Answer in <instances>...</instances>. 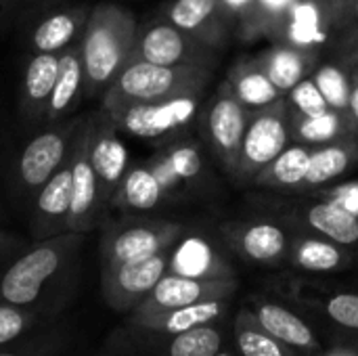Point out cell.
Segmentation results:
<instances>
[{"label": "cell", "instance_id": "44", "mask_svg": "<svg viewBox=\"0 0 358 356\" xmlns=\"http://www.w3.org/2000/svg\"><path fill=\"white\" fill-rule=\"evenodd\" d=\"M323 356H357L352 350H344V348H336V350H331V353H327V355Z\"/></svg>", "mask_w": 358, "mask_h": 356}, {"label": "cell", "instance_id": "27", "mask_svg": "<svg viewBox=\"0 0 358 356\" xmlns=\"http://www.w3.org/2000/svg\"><path fill=\"white\" fill-rule=\"evenodd\" d=\"M281 27L289 44L310 50L329 38V10L323 0H296L285 13Z\"/></svg>", "mask_w": 358, "mask_h": 356}, {"label": "cell", "instance_id": "42", "mask_svg": "<svg viewBox=\"0 0 358 356\" xmlns=\"http://www.w3.org/2000/svg\"><path fill=\"white\" fill-rule=\"evenodd\" d=\"M252 4H254V0H220V6L227 13V17L248 15V10L252 8Z\"/></svg>", "mask_w": 358, "mask_h": 356}, {"label": "cell", "instance_id": "46", "mask_svg": "<svg viewBox=\"0 0 358 356\" xmlns=\"http://www.w3.org/2000/svg\"><path fill=\"white\" fill-rule=\"evenodd\" d=\"M214 356H233V355H229V353H218V355H214Z\"/></svg>", "mask_w": 358, "mask_h": 356}, {"label": "cell", "instance_id": "10", "mask_svg": "<svg viewBox=\"0 0 358 356\" xmlns=\"http://www.w3.org/2000/svg\"><path fill=\"white\" fill-rule=\"evenodd\" d=\"M252 111L245 109L229 90L227 84L218 88V92L212 97L208 111L203 115V126L208 132L210 147L218 155V159L224 164V168L235 174L241 141L248 128Z\"/></svg>", "mask_w": 358, "mask_h": 356}, {"label": "cell", "instance_id": "28", "mask_svg": "<svg viewBox=\"0 0 358 356\" xmlns=\"http://www.w3.org/2000/svg\"><path fill=\"white\" fill-rule=\"evenodd\" d=\"M227 311H229V300H210V302H199V304L164 311V313H155V315H147V317H136V321L145 329L176 336V334H182L197 325L214 323L220 317H224Z\"/></svg>", "mask_w": 358, "mask_h": 356}, {"label": "cell", "instance_id": "3", "mask_svg": "<svg viewBox=\"0 0 358 356\" xmlns=\"http://www.w3.org/2000/svg\"><path fill=\"white\" fill-rule=\"evenodd\" d=\"M201 92H187L162 101L149 103H126L115 107H99L109 115L122 134L153 145H168L182 138L197 118L201 105Z\"/></svg>", "mask_w": 358, "mask_h": 356}, {"label": "cell", "instance_id": "47", "mask_svg": "<svg viewBox=\"0 0 358 356\" xmlns=\"http://www.w3.org/2000/svg\"><path fill=\"white\" fill-rule=\"evenodd\" d=\"M357 17H358V2H357Z\"/></svg>", "mask_w": 358, "mask_h": 356}, {"label": "cell", "instance_id": "41", "mask_svg": "<svg viewBox=\"0 0 358 356\" xmlns=\"http://www.w3.org/2000/svg\"><path fill=\"white\" fill-rule=\"evenodd\" d=\"M348 73H350V115L358 126V57L352 61Z\"/></svg>", "mask_w": 358, "mask_h": 356}, {"label": "cell", "instance_id": "49", "mask_svg": "<svg viewBox=\"0 0 358 356\" xmlns=\"http://www.w3.org/2000/svg\"><path fill=\"white\" fill-rule=\"evenodd\" d=\"M0 356H15V355H0Z\"/></svg>", "mask_w": 358, "mask_h": 356}, {"label": "cell", "instance_id": "33", "mask_svg": "<svg viewBox=\"0 0 358 356\" xmlns=\"http://www.w3.org/2000/svg\"><path fill=\"white\" fill-rule=\"evenodd\" d=\"M235 346L243 356H298L296 350L273 338L256 319L254 311H241L233 323Z\"/></svg>", "mask_w": 358, "mask_h": 356}, {"label": "cell", "instance_id": "4", "mask_svg": "<svg viewBox=\"0 0 358 356\" xmlns=\"http://www.w3.org/2000/svg\"><path fill=\"white\" fill-rule=\"evenodd\" d=\"M80 243L82 233L73 231L52 239H42L4 273L0 281V298L13 306H25L38 300L44 283L65 266Z\"/></svg>", "mask_w": 358, "mask_h": 356}, {"label": "cell", "instance_id": "22", "mask_svg": "<svg viewBox=\"0 0 358 356\" xmlns=\"http://www.w3.org/2000/svg\"><path fill=\"white\" fill-rule=\"evenodd\" d=\"M168 204L166 191L147 162L130 164L117 191L111 197V208L124 214H143Z\"/></svg>", "mask_w": 358, "mask_h": 356}, {"label": "cell", "instance_id": "12", "mask_svg": "<svg viewBox=\"0 0 358 356\" xmlns=\"http://www.w3.org/2000/svg\"><path fill=\"white\" fill-rule=\"evenodd\" d=\"M120 130L109 120L105 111L90 113V138H88V157L103 195V201L111 208V197L117 191L126 170L130 168V157Z\"/></svg>", "mask_w": 358, "mask_h": 356}, {"label": "cell", "instance_id": "31", "mask_svg": "<svg viewBox=\"0 0 358 356\" xmlns=\"http://www.w3.org/2000/svg\"><path fill=\"white\" fill-rule=\"evenodd\" d=\"M294 266L308 273H331L346 269L350 264V254L344 245L334 243L325 237H298L289 245V256Z\"/></svg>", "mask_w": 358, "mask_h": 356}, {"label": "cell", "instance_id": "26", "mask_svg": "<svg viewBox=\"0 0 358 356\" xmlns=\"http://www.w3.org/2000/svg\"><path fill=\"white\" fill-rule=\"evenodd\" d=\"M300 220L317 235L344 248L358 243V216L334 199L304 206L300 210Z\"/></svg>", "mask_w": 358, "mask_h": 356}, {"label": "cell", "instance_id": "29", "mask_svg": "<svg viewBox=\"0 0 358 356\" xmlns=\"http://www.w3.org/2000/svg\"><path fill=\"white\" fill-rule=\"evenodd\" d=\"M310 149L308 145L292 141L256 178L258 187L283 189V191H302L304 180L310 166Z\"/></svg>", "mask_w": 358, "mask_h": 356}, {"label": "cell", "instance_id": "35", "mask_svg": "<svg viewBox=\"0 0 358 356\" xmlns=\"http://www.w3.org/2000/svg\"><path fill=\"white\" fill-rule=\"evenodd\" d=\"M313 80L325 97L329 109L350 111V73L346 67L325 63L313 71Z\"/></svg>", "mask_w": 358, "mask_h": 356}, {"label": "cell", "instance_id": "9", "mask_svg": "<svg viewBox=\"0 0 358 356\" xmlns=\"http://www.w3.org/2000/svg\"><path fill=\"white\" fill-rule=\"evenodd\" d=\"M210 44L182 31L180 27L159 19L138 27L130 59L155 65H208Z\"/></svg>", "mask_w": 358, "mask_h": 356}, {"label": "cell", "instance_id": "32", "mask_svg": "<svg viewBox=\"0 0 358 356\" xmlns=\"http://www.w3.org/2000/svg\"><path fill=\"white\" fill-rule=\"evenodd\" d=\"M358 159V143L355 138L319 145L310 149V166L304 180V189L321 187L334 178L346 174Z\"/></svg>", "mask_w": 358, "mask_h": 356}, {"label": "cell", "instance_id": "21", "mask_svg": "<svg viewBox=\"0 0 358 356\" xmlns=\"http://www.w3.org/2000/svg\"><path fill=\"white\" fill-rule=\"evenodd\" d=\"M227 13L220 0H174L164 8V21L214 46L224 38Z\"/></svg>", "mask_w": 358, "mask_h": 356}, {"label": "cell", "instance_id": "45", "mask_svg": "<svg viewBox=\"0 0 358 356\" xmlns=\"http://www.w3.org/2000/svg\"><path fill=\"white\" fill-rule=\"evenodd\" d=\"M8 241H10V235H6V233H4V231L0 229V250H2V248H4V245L8 243Z\"/></svg>", "mask_w": 358, "mask_h": 356}, {"label": "cell", "instance_id": "19", "mask_svg": "<svg viewBox=\"0 0 358 356\" xmlns=\"http://www.w3.org/2000/svg\"><path fill=\"white\" fill-rule=\"evenodd\" d=\"M61 52H34L27 57L21 76L19 115L27 126H42V118L57 80Z\"/></svg>", "mask_w": 358, "mask_h": 356}, {"label": "cell", "instance_id": "7", "mask_svg": "<svg viewBox=\"0 0 358 356\" xmlns=\"http://www.w3.org/2000/svg\"><path fill=\"white\" fill-rule=\"evenodd\" d=\"M289 141L292 130L285 99L266 109L254 111L241 141L233 176L241 183H254V178L289 145Z\"/></svg>", "mask_w": 358, "mask_h": 356}, {"label": "cell", "instance_id": "1", "mask_svg": "<svg viewBox=\"0 0 358 356\" xmlns=\"http://www.w3.org/2000/svg\"><path fill=\"white\" fill-rule=\"evenodd\" d=\"M134 15L115 2L92 4L82 46V63L86 78V99H101L124 63L132 55L136 40Z\"/></svg>", "mask_w": 358, "mask_h": 356}, {"label": "cell", "instance_id": "18", "mask_svg": "<svg viewBox=\"0 0 358 356\" xmlns=\"http://www.w3.org/2000/svg\"><path fill=\"white\" fill-rule=\"evenodd\" d=\"M229 245L248 262L254 264H279L289 256L287 233L268 220L235 222L224 229Z\"/></svg>", "mask_w": 358, "mask_h": 356}, {"label": "cell", "instance_id": "37", "mask_svg": "<svg viewBox=\"0 0 358 356\" xmlns=\"http://www.w3.org/2000/svg\"><path fill=\"white\" fill-rule=\"evenodd\" d=\"M323 313L331 319L338 327L358 332V294L340 292L325 300Z\"/></svg>", "mask_w": 358, "mask_h": 356}, {"label": "cell", "instance_id": "50", "mask_svg": "<svg viewBox=\"0 0 358 356\" xmlns=\"http://www.w3.org/2000/svg\"><path fill=\"white\" fill-rule=\"evenodd\" d=\"M357 57H358V50H357Z\"/></svg>", "mask_w": 358, "mask_h": 356}, {"label": "cell", "instance_id": "39", "mask_svg": "<svg viewBox=\"0 0 358 356\" xmlns=\"http://www.w3.org/2000/svg\"><path fill=\"white\" fill-rule=\"evenodd\" d=\"M23 332V315L17 306H0V344L15 340Z\"/></svg>", "mask_w": 358, "mask_h": 356}, {"label": "cell", "instance_id": "24", "mask_svg": "<svg viewBox=\"0 0 358 356\" xmlns=\"http://www.w3.org/2000/svg\"><path fill=\"white\" fill-rule=\"evenodd\" d=\"M357 128V122L352 120L350 111L327 109L325 113H319V115L289 113L292 141L308 145V147H319V145H329V143L355 138Z\"/></svg>", "mask_w": 358, "mask_h": 356}, {"label": "cell", "instance_id": "8", "mask_svg": "<svg viewBox=\"0 0 358 356\" xmlns=\"http://www.w3.org/2000/svg\"><path fill=\"white\" fill-rule=\"evenodd\" d=\"M88 138H90V113L84 115L71 151V216L69 231L88 233L99 227L109 210L103 201L90 157H88Z\"/></svg>", "mask_w": 358, "mask_h": 356}, {"label": "cell", "instance_id": "14", "mask_svg": "<svg viewBox=\"0 0 358 356\" xmlns=\"http://www.w3.org/2000/svg\"><path fill=\"white\" fill-rule=\"evenodd\" d=\"M69 216H71V157L34 193L31 235L40 241L59 237L69 231Z\"/></svg>", "mask_w": 358, "mask_h": 356}, {"label": "cell", "instance_id": "6", "mask_svg": "<svg viewBox=\"0 0 358 356\" xmlns=\"http://www.w3.org/2000/svg\"><path fill=\"white\" fill-rule=\"evenodd\" d=\"M182 227L170 220L122 218L107 222L101 241L103 269L141 260L170 250L182 235Z\"/></svg>", "mask_w": 358, "mask_h": 356}, {"label": "cell", "instance_id": "11", "mask_svg": "<svg viewBox=\"0 0 358 356\" xmlns=\"http://www.w3.org/2000/svg\"><path fill=\"white\" fill-rule=\"evenodd\" d=\"M237 287V279H191L166 273L151 290V294L141 302L136 317H147L210 300H231Z\"/></svg>", "mask_w": 358, "mask_h": 356}, {"label": "cell", "instance_id": "17", "mask_svg": "<svg viewBox=\"0 0 358 356\" xmlns=\"http://www.w3.org/2000/svg\"><path fill=\"white\" fill-rule=\"evenodd\" d=\"M147 164L162 183L168 201L178 199L187 189H191V185L199 180L203 172L199 145L187 136L162 145V149Z\"/></svg>", "mask_w": 358, "mask_h": 356}, {"label": "cell", "instance_id": "13", "mask_svg": "<svg viewBox=\"0 0 358 356\" xmlns=\"http://www.w3.org/2000/svg\"><path fill=\"white\" fill-rule=\"evenodd\" d=\"M168 256L170 250L149 258L103 269V285L111 306L130 308L143 302L157 285V281L168 273Z\"/></svg>", "mask_w": 358, "mask_h": 356}, {"label": "cell", "instance_id": "34", "mask_svg": "<svg viewBox=\"0 0 358 356\" xmlns=\"http://www.w3.org/2000/svg\"><path fill=\"white\" fill-rule=\"evenodd\" d=\"M222 334L214 323L197 325L182 334H176L168 346L170 356H214L220 353Z\"/></svg>", "mask_w": 358, "mask_h": 356}, {"label": "cell", "instance_id": "2", "mask_svg": "<svg viewBox=\"0 0 358 356\" xmlns=\"http://www.w3.org/2000/svg\"><path fill=\"white\" fill-rule=\"evenodd\" d=\"M210 80V65H155L141 59H128L109 88L101 97V107L126 103L162 101L187 92H199Z\"/></svg>", "mask_w": 358, "mask_h": 356}, {"label": "cell", "instance_id": "48", "mask_svg": "<svg viewBox=\"0 0 358 356\" xmlns=\"http://www.w3.org/2000/svg\"><path fill=\"white\" fill-rule=\"evenodd\" d=\"M357 353H358V338H357Z\"/></svg>", "mask_w": 358, "mask_h": 356}, {"label": "cell", "instance_id": "23", "mask_svg": "<svg viewBox=\"0 0 358 356\" xmlns=\"http://www.w3.org/2000/svg\"><path fill=\"white\" fill-rule=\"evenodd\" d=\"M258 323L281 344L289 346L302 355H317L321 353V342L315 336L313 327L304 323L296 313L277 304V302H260L254 308Z\"/></svg>", "mask_w": 358, "mask_h": 356}, {"label": "cell", "instance_id": "30", "mask_svg": "<svg viewBox=\"0 0 358 356\" xmlns=\"http://www.w3.org/2000/svg\"><path fill=\"white\" fill-rule=\"evenodd\" d=\"M271 82L287 94L298 82L308 78L315 67V55L310 50L298 48L294 44H283L271 48L264 57L258 59Z\"/></svg>", "mask_w": 358, "mask_h": 356}, {"label": "cell", "instance_id": "25", "mask_svg": "<svg viewBox=\"0 0 358 356\" xmlns=\"http://www.w3.org/2000/svg\"><path fill=\"white\" fill-rule=\"evenodd\" d=\"M224 84L229 86L233 97L252 113L266 109L285 99V94L271 82L258 59L235 65V69H231L229 80Z\"/></svg>", "mask_w": 358, "mask_h": 356}, {"label": "cell", "instance_id": "40", "mask_svg": "<svg viewBox=\"0 0 358 356\" xmlns=\"http://www.w3.org/2000/svg\"><path fill=\"white\" fill-rule=\"evenodd\" d=\"M331 199L358 216V185H346V187L338 189Z\"/></svg>", "mask_w": 358, "mask_h": 356}, {"label": "cell", "instance_id": "38", "mask_svg": "<svg viewBox=\"0 0 358 356\" xmlns=\"http://www.w3.org/2000/svg\"><path fill=\"white\" fill-rule=\"evenodd\" d=\"M296 0H254L252 8L248 10V19L258 29L281 27L285 13L294 6Z\"/></svg>", "mask_w": 358, "mask_h": 356}, {"label": "cell", "instance_id": "36", "mask_svg": "<svg viewBox=\"0 0 358 356\" xmlns=\"http://www.w3.org/2000/svg\"><path fill=\"white\" fill-rule=\"evenodd\" d=\"M285 105L289 113H296V115H319L329 109L325 97L321 94L319 86L313 80V73L304 78L302 82H298L285 94Z\"/></svg>", "mask_w": 358, "mask_h": 356}, {"label": "cell", "instance_id": "5", "mask_svg": "<svg viewBox=\"0 0 358 356\" xmlns=\"http://www.w3.org/2000/svg\"><path fill=\"white\" fill-rule=\"evenodd\" d=\"M82 118H65L55 124H46L36 136H31L21 149L15 162V180L23 195H31L71 157L73 138L82 124Z\"/></svg>", "mask_w": 358, "mask_h": 356}, {"label": "cell", "instance_id": "20", "mask_svg": "<svg viewBox=\"0 0 358 356\" xmlns=\"http://www.w3.org/2000/svg\"><path fill=\"white\" fill-rule=\"evenodd\" d=\"M84 99H86V78H84V63H82V46L78 42L59 55L57 80L42 118V126L71 118V113L80 107Z\"/></svg>", "mask_w": 358, "mask_h": 356}, {"label": "cell", "instance_id": "43", "mask_svg": "<svg viewBox=\"0 0 358 356\" xmlns=\"http://www.w3.org/2000/svg\"><path fill=\"white\" fill-rule=\"evenodd\" d=\"M29 4H57V0H0V6H29Z\"/></svg>", "mask_w": 358, "mask_h": 356}, {"label": "cell", "instance_id": "16", "mask_svg": "<svg viewBox=\"0 0 358 356\" xmlns=\"http://www.w3.org/2000/svg\"><path fill=\"white\" fill-rule=\"evenodd\" d=\"M168 273L191 279H237L231 260L206 235H180L170 248Z\"/></svg>", "mask_w": 358, "mask_h": 356}, {"label": "cell", "instance_id": "15", "mask_svg": "<svg viewBox=\"0 0 358 356\" xmlns=\"http://www.w3.org/2000/svg\"><path fill=\"white\" fill-rule=\"evenodd\" d=\"M92 4L78 2L69 6H50L27 31V50L34 52H63L78 44L84 36Z\"/></svg>", "mask_w": 358, "mask_h": 356}]
</instances>
